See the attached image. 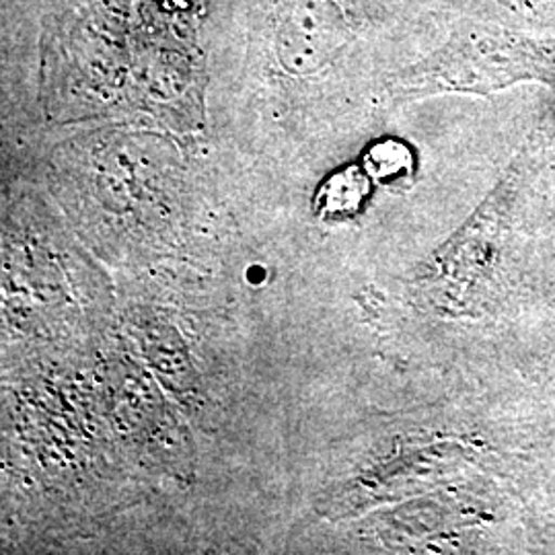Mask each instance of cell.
Segmentation results:
<instances>
[{"instance_id": "6da1fadb", "label": "cell", "mask_w": 555, "mask_h": 555, "mask_svg": "<svg viewBox=\"0 0 555 555\" xmlns=\"http://www.w3.org/2000/svg\"><path fill=\"white\" fill-rule=\"evenodd\" d=\"M366 194V181L358 171H344L330 179L319 192V215L323 217H339L357 210L360 199Z\"/></svg>"}, {"instance_id": "7a4b0ae2", "label": "cell", "mask_w": 555, "mask_h": 555, "mask_svg": "<svg viewBox=\"0 0 555 555\" xmlns=\"http://www.w3.org/2000/svg\"><path fill=\"white\" fill-rule=\"evenodd\" d=\"M366 165H369V173L373 178L387 181V179H393L410 171L412 157L403 144L389 140V142H380L369 151Z\"/></svg>"}]
</instances>
